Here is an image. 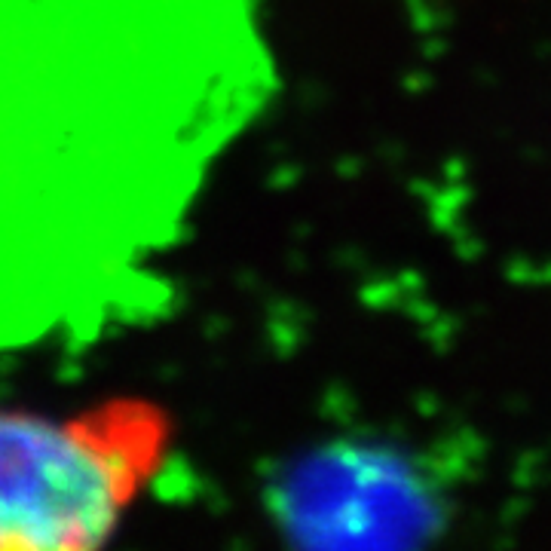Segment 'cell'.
<instances>
[{"instance_id": "6da1fadb", "label": "cell", "mask_w": 551, "mask_h": 551, "mask_svg": "<svg viewBox=\"0 0 551 551\" xmlns=\"http://www.w3.org/2000/svg\"><path fill=\"white\" fill-rule=\"evenodd\" d=\"M273 89L261 0H0V356L166 319L199 196Z\"/></svg>"}, {"instance_id": "7a4b0ae2", "label": "cell", "mask_w": 551, "mask_h": 551, "mask_svg": "<svg viewBox=\"0 0 551 551\" xmlns=\"http://www.w3.org/2000/svg\"><path fill=\"white\" fill-rule=\"evenodd\" d=\"M172 447V414L144 395L0 411V551H108Z\"/></svg>"}]
</instances>
